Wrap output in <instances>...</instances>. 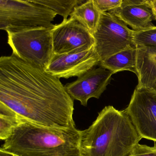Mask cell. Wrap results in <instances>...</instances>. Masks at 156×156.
Returning a JSON list of instances; mask_svg holds the SVG:
<instances>
[{
    "mask_svg": "<svg viewBox=\"0 0 156 156\" xmlns=\"http://www.w3.org/2000/svg\"><path fill=\"white\" fill-rule=\"evenodd\" d=\"M0 103L36 125L75 126L73 99L60 78L13 54L0 58Z\"/></svg>",
    "mask_w": 156,
    "mask_h": 156,
    "instance_id": "1",
    "label": "cell"
},
{
    "mask_svg": "<svg viewBox=\"0 0 156 156\" xmlns=\"http://www.w3.org/2000/svg\"><path fill=\"white\" fill-rule=\"evenodd\" d=\"M142 138L125 110L108 106L80 131V156H126Z\"/></svg>",
    "mask_w": 156,
    "mask_h": 156,
    "instance_id": "2",
    "label": "cell"
},
{
    "mask_svg": "<svg viewBox=\"0 0 156 156\" xmlns=\"http://www.w3.org/2000/svg\"><path fill=\"white\" fill-rule=\"evenodd\" d=\"M80 131L75 126L47 127L23 119L1 150L18 156H80Z\"/></svg>",
    "mask_w": 156,
    "mask_h": 156,
    "instance_id": "3",
    "label": "cell"
},
{
    "mask_svg": "<svg viewBox=\"0 0 156 156\" xmlns=\"http://www.w3.org/2000/svg\"><path fill=\"white\" fill-rule=\"evenodd\" d=\"M56 15L33 0H0V30L6 31L53 28L52 22Z\"/></svg>",
    "mask_w": 156,
    "mask_h": 156,
    "instance_id": "4",
    "label": "cell"
},
{
    "mask_svg": "<svg viewBox=\"0 0 156 156\" xmlns=\"http://www.w3.org/2000/svg\"><path fill=\"white\" fill-rule=\"evenodd\" d=\"M53 28L6 31L12 54L24 62L46 70L54 54Z\"/></svg>",
    "mask_w": 156,
    "mask_h": 156,
    "instance_id": "5",
    "label": "cell"
},
{
    "mask_svg": "<svg viewBox=\"0 0 156 156\" xmlns=\"http://www.w3.org/2000/svg\"><path fill=\"white\" fill-rule=\"evenodd\" d=\"M134 32L114 14L102 12L98 26L93 34L95 49L100 62L128 48L135 47Z\"/></svg>",
    "mask_w": 156,
    "mask_h": 156,
    "instance_id": "6",
    "label": "cell"
},
{
    "mask_svg": "<svg viewBox=\"0 0 156 156\" xmlns=\"http://www.w3.org/2000/svg\"><path fill=\"white\" fill-rule=\"evenodd\" d=\"M124 110L142 138L156 141V91L136 87Z\"/></svg>",
    "mask_w": 156,
    "mask_h": 156,
    "instance_id": "7",
    "label": "cell"
},
{
    "mask_svg": "<svg viewBox=\"0 0 156 156\" xmlns=\"http://www.w3.org/2000/svg\"><path fill=\"white\" fill-rule=\"evenodd\" d=\"M52 34L54 55L87 50L95 46L93 34L73 18L55 25Z\"/></svg>",
    "mask_w": 156,
    "mask_h": 156,
    "instance_id": "8",
    "label": "cell"
},
{
    "mask_svg": "<svg viewBox=\"0 0 156 156\" xmlns=\"http://www.w3.org/2000/svg\"><path fill=\"white\" fill-rule=\"evenodd\" d=\"M99 63L94 46L87 50L54 55L45 71L60 79H68L79 77Z\"/></svg>",
    "mask_w": 156,
    "mask_h": 156,
    "instance_id": "9",
    "label": "cell"
},
{
    "mask_svg": "<svg viewBox=\"0 0 156 156\" xmlns=\"http://www.w3.org/2000/svg\"><path fill=\"white\" fill-rule=\"evenodd\" d=\"M113 74L112 72L102 66L95 67L74 82L66 84L65 87L73 100L80 101L82 105L86 106L90 98L98 99L100 97Z\"/></svg>",
    "mask_w": 156,
    "mask_h": 156,
    "instance_id": "10",
    "label": "cell"
},
{
    "mask_svg": "<svg viewBox=\"0 0 156 156\" xmlns=\"http://www.w3.org/2000/svg\"><path fill=\"white\" fill-rule=\"evenodd\" d=\"M109 13L129 25L135 31H142L155 27L156 20L151 0H122L121 6Z\"/></svg>",
    "mask_w": 156,
    "mask_h": 156,
    "instance_id": "11",
    "label": "cell"
},
{
    "mask_svg": "<svg viewBox=\"0 0 156 156\" xmlns=\"http://www.w3.org/2000/svg\"><path fill=\"white\" fill-rule=\"evenodd\" d=\"M136 71L138 83L137 88L156 91V48L136 47Z\"/></svg>",
    "mask_w": 156,
    "mask_h": 156,
    "instance_id": "12",
    "label": "cell"
},
{
    "mask_svg": "<svg viewBox=\"0 0 156 156\" xmlns=\"http://www.w3.org/2000/svg\"><path fill=\"white\" fill-rule=\"evenodd\" d=\"M137 50L130 47L100 62L99 66L115 74L120 71H129L137 75Z\"/></svg>",
    "mask_w": 156,
    "mask_h": 156,
    "instance_id": "13",
    "label": "cell"
},
{
    "mask_svg": "<svg viewBox=\"0 0 156 156\" xmlns=\"http://www.w3.org/2000/svg\"><path fill=\"white\" fill-rule=\"evenodd\" d=\"M101 13L94 0H85L75 8L70 18L77 20L93 35L99 23Z\"/></svg>",
    "mask_w": 156,
    "mask_h": 156,
    "instance_id": "14",
    "label": "cell"
},
{
    "mask_svg": "<svg viewBox=\"0 0 156 156\" xmlns=\"http://www.w3.org/2000/svg\"><path fill=\"white\" fill-rule=\"evenodd\" d=\"M17 113L4 104L0 103V138L6 140L13 130L22 122Z\"/></svg>",
    "mask_w": 156,
    "mask_h": 156,
    "instance_id": "15",
    "label": "cell"
},
{
    "mask_svg": "<svg viewBox=\"0 0 156 156\" xmlns=\"http://www.w3.org/2000/svg\"><path fill=\"white\" fill-rule=\"evenodd\" d=\"M38 4L45 6L54 12L57 15L68 20L76 7L84 2L85 0H33Z\"/></svg>",
    "mask_w": 156,
    "mask_h": 156,
    "instance_id": "16",
    "label": "cell"
},
{
    "mask_svg": "<svg viewBox=\"0 0 156 156\" xmlns=\"http://www.w3.org/2000/svg\"><path fill=\"white\" fill-rule=\"evenodd\" d=\"M133 43L135 47H153L156 48V26L142 31H135Z\"/></svg>",
    "mask_w": 156,
    "mask_h": 156,
    "instance_id": "17",
    "label": "cell"
},
{
    "mask_svg": "<svg viewBox=\"0 0 156 156\" xmlns=\"http://www.w3.org/2000/svg\"><path fill=\"white\" fill-rule=\"evenodd\" d=\"M94 2L98 10L102 13L108 12L119 8L122 4V0H94Z\"/></svg>",
    "mask_w": 156,
    "mask_h": 156,
    "instance_id": "18",
    "label": "cell"
},
{
    "mask_svg": "<svg viewBox=\"0 0 156 156\" xmlns=\"http://www.w3.org/2000/svg\"><path fill=\"white\" fill-rule=\"evenodd\" d=\"M126 156H156V146L149 147L138 143Z\"/></svg>",
    "mask_w": 156,
    "mask_h": 156,
    "instance_id": "19",
    "label": "cell"
},
{
    "mask_svg": "<svg viewBox=\"0 0 156 156\" xmlns=\"http://www.w3.org/2000/svg\"><path fill=\"white\" fill-rule=\"evenodd\" d=\"M0 156H18L15 154H12V153H9V152H6V151H3L0 150Z\"/></svg>",
    "mask_w": 156,
    "mask_h": 156,
    "instance_id": "20",
    "label": "cell"
},
{
    "mask_svg": "<svg viewBox=\"0 0 156 156\" xmlns=\"http://www.w3.org/2000/svg\"><path fill=\"white\" fill-rule=\"evenodd\" d=\"M151 3H152V7H153V10H154L156 20V0H151Z\"/></svg>",
    "mask_w": 156,
    "mask_h": 156,
    "instance_id": "21",
    "label": "cell"
}]
</instances>
